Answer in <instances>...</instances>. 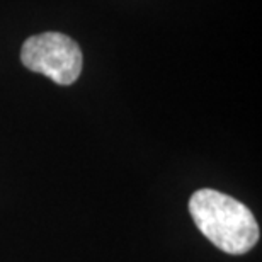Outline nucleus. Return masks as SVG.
Returning a JSON list of instances; mask_svg holds the SVG:
<instances>
[{
	"label": "nucleus",
	"instance_id": "1",
	"mask_svg": "<svg viewBox=\"0 0 262 262\" xmlns=\"http://www.w3.org/2000/svg\"><path fill=\"white\" fill-rule=\"evenodd\" d=\"M189 213L198 230L214 247L232 255L247 254L260 238L252 211L214 189H199L189 199Z\"/></svg>",
	"mask_w": 262,
	"mask_h": 262
},
{
	"label": "nucleus",
	"instance_id": "2",
	"mask_svg": "<svg viewBox=\"0 0 262 262\" xmlns=\"http://www.w3.org/2000/svg\"><path fill=\"white\" fill-rule=\"evenodd\" d=\"M20 61L31 72L51 78L58 85H72L82 73V50L70 36L56 31L34 34L24 41Z\"/></svg>",
	"mask_w": 262,
	"mask_h": 262
}]
</instances>
